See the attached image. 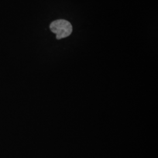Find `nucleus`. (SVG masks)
Here are the masks:
<instances>
[{
	"label": "nucleus",
	"instance_id": "1",
	"mask_svg": "<svg viewBox=\"0 0 158 158\" xmlns=\"http://www.w3.org/2000/svg\"><path fill=\"white\" fill-rule=\"evenodd\" d=\"M51 31L56 35L57 40H61L70 36L73 31L71 23L65 19H57L51 23Z\"/></svg>",
	"mask_w": 158,
	"mask_h": 158
}]
</instances>
